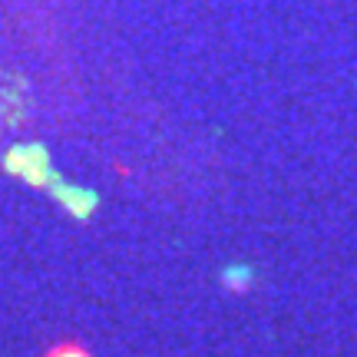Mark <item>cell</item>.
Wrapping results in <instances>:
<instances>
[{
	"label": "cell",
	"mask_w": 357,
	"mask_h": 357,
	"mask_svg": "<svg viewBox=\"0 0 357 357\" xmlns=\"http://www.w3.org/2000/svg\"><path fill=\"white\" fill-rule=\"evenodd\" d=\"M3 169L10 176L30 182V185H50L56 178L50 169V155H47L43 146H17V149H10L7 159H3Z\"/></svg>",
	"instance_id": "6da1fadb"
},
{
	"label": "cell",
	"mask_w": 357,
	"mask_h": 357,
	"mask_svg": "<svg viewBox=\"0 0 357 357\" xmlns=\"http://www.w3.org/2000/svg\"><path fill=\"white\" fill-rule=\"evenodd\" d=\"M50 192L56 195V202H63L66 212H70L73 218H79V222L96 212V192L77 189V185H66V182H60V178H53V182H50Z\"/></svg>",
	"instance_id": "7a4b0ae2"
},
{
	"label": "cell",
	"mask_w": 357,
	"mask_h": 357,
	"mask_svg": "<svg viewBox=\"0 0 357 357\" xmlns=\"http://www.w3.org/2000/svg\"><path fill=\"white\" fill-rule=\"evenodd\" d=\"M252 281H255V271H252L248 265H229L225 271H222V284L235 294H245L248 288H252Z\"/></svg>",
	"instance_id": "3957f363"
},
{
	"label": "cell",
	"mask_w": 357,
	"mask_h": 357,
	"mask_svg": "<svg viewBox=\"0 0 357 357\" xmlns=\"http://www.w3.org/2000/svg\"><path fill=\"white\" fill-rule=\"evenodd\" d=\"M43 357H93L79 341H56Z\"/></svg>",
	"instance_id": "277c9868"
},
{
	"label": "cell",
	"mask_w": 357,
	"mask_h": 357,
	"mask_svg": "<svg viewBox=\"0 0 357 357\" xmlns=\"http://www.w3.org/2000/svg\"><path fill=\"white\" fill-rule=\"evenodd\" d=\"M113 172L116 176H129V166L126 162H113Z\"/></svg>",
	"instance_id": "5b68a950"
}]
</instances>
